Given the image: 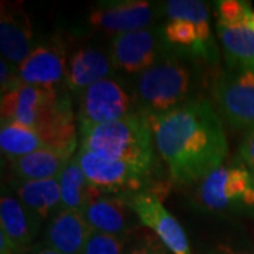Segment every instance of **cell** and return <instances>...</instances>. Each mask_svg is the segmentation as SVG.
<instances>
[{"label": "cell", "instance_id": "cell-14", "mask_svg": "<svg viewBox=\"0 0 254 254\" xmlns=\"http://www.w3.org/2000/svg\"><path fill=\"white\" fill-rule=\"evenodd\" d=\"M92 229L82 210L63 209L46 230V246L63 254H82Z\"/></svg>", "mask_w": 254, "mask_h": 254}, {"label": "cell", "instance_id": "cell-13", "mask_svg": "<svg viewBox=\"0 0 254 254\" xmlns=\"http://www.w3.org/2000/svg\"><path fill=\"white\" fill-rule=\"evenodd\" d=\"M66 68L68 63L60 47L40 46L18 66V72L23 83L57 89L66 81Z\"/></svg>", "mask_w": 254, "mask_h": 254}, {"label": "cell", "instance_id": "cell-23", "mask_svg": "<svg viewBox=\"0 0 254 254\" xmlns=\"http://www.w3.org/2000/svg\"><path fill=\"white\" fill-rule=\"evenodd\" d=\"M218 26L227 28L249 27L254 14L250 3L242 0H222L218 3Z\"/></svg>", "mask_w": 254, "mask_h": 254}, {"label": "cell", "instance_id": "cell-8", "mask_svg": "<svg viewBox=\"0 0 254 254\" xmlns=\"http://www.w3.org/2000/svg\"><path fill=\"white\" fill-rule=\"evenodd\" d=\"M128 202L136 212L138 222L151 229L167 250L173 254H192L190 240L180 222L164 208L161 198L153 192H138L128 195Z\"/></svg>", "mask_w": 254, "mask_h": 254}, {"label": "cell", "instance_id": "cell-31", "mask_svg": "<svg viewBox=\"0 0 254 254\" xmlns=\"http://www.w3.org/2000/svg\"><path fill=\"white\" fill-rule=\"evenodd\" d=\"M34 254H63V253H60V252H57V250H54V249H50V247L44 246V247H41V249L36 250V253Z\"/></svg>", "mask_w": 254, "mask_h": 254}, {"label": "cell", "instance_id": "cell-10", "mask_svg": "<svg viewBox=\"0 0 254 254\" xmlns=\"http://www.w3.org/2000/svg\"><path fill=\"white\" fill-rule=\"evenodd\" d=\"M0 51L3 60L16 66H20L34 51L33 28L21 3H1Z\"/></svg>", "mask_w": 254, "mask_h": 254}, {"label": "cell", "instance_id": "cell-20", "mask_svg": "<svg viewBox=\"0 0 254 254\" xmlns=\"http://www.w3.org/2000/svg\"><path fill=\"white\" fill-rule=\"evenodd\" d=\"M218 34L227 63L239 71L254 72V30L250 27H219Z\"/></svg>", "mask_w": 254, "mask_h": 254}, {"label": "cell", "instance_id": "cell-22", "mask_svg": "<svg viewBox=\"0 0 254 254\" xmlns=\"http://www.w3.org/2000/svg\"><path fill=\"white\" fill-rule=\"evenodd\" d=\"M165 13L171 20H188L190 23H193L198 30L200 50H203V46L208 43L209 37H210L208 7L203 1L170 0L165 3Z\"/></svg>", "mask_w": 254, "mask_h": 254}, {"label": "cell", "instance_id": "cell-25", "mask_svg": "<svg viewBox=\"0 0 254 254\" xmlns=\"http://www.w3.org/2000/svg\"><path fill=\"white\" fill-rule=\"evenodd\" d=\"M164 36L173 44L193 46L200 50L196 26L188 20H171L164 28Z\"/></svg>", "mask_w": 254, "mask_h": 254}, {"label": "cell", "instance_id": "cell-11", "mask_svg": "<svg viewBox=\"0 0 254 254\" xmlns=\"http://www.w3.org/2000/svg\"><path fill=\"white\" fill-rule=\"evenodd\" d=\"M82 213L92 230L115 236L127 237L136 227V219L138 220L126 195L96 198L85 206Z\"/></svg>", "mask_w": 254, "mask_h": 254}, {"label": "cell", "instance_id": "cell-3", "mask_svg": "<svg viewBox=\"0 0 254 254\" xmlns=\"http://www.w3.org/2000/svg\"><path fill=\"white\" fill-rule=\"evenodd\" d=\"M190 88L188 68L174 57L154 63L138 76L137 98L141 113H165L182 105Z\"/></svg>", "mask_w": 254, "mask_h": 254}, {"label": "cell", "instance_id": "cell-29", "mask_svg": "<svg viewBox=\"0 0 254 254\" xmlns=\"http://www.w3.org/2000/svg\"><path fill=\"white\" fill-rule=\"evenodd\" d=\"M0 254H17L14 246L11 245L9 237L6 236L1 230H0Z\"/></svg>", "mask_w": 254, "mask_h": 254}, {"label": "cell", "instance_id": "cell-21", "mask_svg": "<svg viewBox=\"0 0 254 254\" xmlns=\"http://www.w3.org/2000/svg\"><path fill=\"white\" fill-rule=\"evenodd\" d=\"M0 147L3 155H6L10 161L34 153L37 150L47 148L43 137L36 128L17 123H1Z\"/></svg>", "mask_w": 254, "mask_h": 254}, {"label": "cell", "instance_id": "cell-6", "mask_svg": "<svg viewBox=\"0 0 254 254\" xmlns=\"http://www.w3.org/2000/svg\"><path fill=\"white\" fill-rule=\"evenodd\" d=\"M212 93L229 126L246 133L254 128V72L225 75L213 85Z\"/></svg>", "mask_w": 254, "mask_h": 254}, {"label": "cell", "instance_id": "cell-32", "mask_svg": "<svg viewBox=\"0 0 254 254\" xmlns=\"http://www.w3.org/2000/svg\"><path fill=\"white\" fill-rule=\"evenodd\" d=\"M249 27L252 28V30H254V14L253 17H252V20H250V23H249Z\"/></svg>", "mask_w": 254, "mask_h": 254}, {"label": "cell", "instance_id": "cell-30", "mask_svg": "<svg viewBox=\"0 0 254 254\" xmlns=\"http://www.w3.org/2000/svg\"><path fill=\"white\" fill-rule=\"evenodd\" d=\"M220 254H254L253 252H245V250H236L229 246H219Z\"/></svg>", "mask_w": 254, "mask_h": 254}, {"label": "cell", "instance_id": "cell-5", "mask_svg": "<svg viewBox=\"0 0 254 254\" xmlns=\"http://www.w3.org/2000/svg\"><path fill=\"white\" fill-rule=\"evenodd\" d=\"M196 196L209 210H223L236 203L254 206V177L245 167H219L200 181Z\"/></svg>", "mask_w": 254, "mask_h": 254}, {"label": "cell", "instance_id": "cell-24", "mask_svg": "<svg viewBox=\"0 0 254 254\" xmlns=\"http://www.w3.org/2000/svg\"><path fill=\"white\" fill-rule=\"evenodd\" d=\"M126 236H115L92 230L82 254H125Z\"/></svg>", "mask_w": 254, "mask_h": 254}, {"label": "cell", "instance_id": "cell-27", "mask_svg": "<svg viewBox=\"0 0 254 254\" xmlns=\"http://www.w3.org/2000/svg\"><path fill=\"white\" fill-rule=\"evenodd\" d=\"M20 85H23L18 66L13 65L9 61L3 60L0 61V89H1V96L14 91Z\"/></svg>", "mask_w": 254, "mask_h": 254}, {"label": "cell", "instance_id": "cell-19", "mask_svg": "<svg viewBox=\"0 0 254 254\" xmlns=\"http://www.w3.org/2000/svg\"><path fill=\"white\" fill-rule=\"evenodd\" d=\"M63 209L83 210L92 200L100 198L103 192L98 190L83 174L79 164L73 158L65 167V170L58 178Z\"/></svg>", "mask_w": 254, "mask_h": 254}, {"label": "cell", "instance_id": "cell-1", "mask_svg": "<svg viewBox=\"0 0 254 254\" xmlns=\"http://www.w3.org/2000/svg\"><path fill=\"white\" fill-rule=\"evenodd\" d=\"M174 182L202 181L222 167L227 140L222 119L206 99L187 100L165 113H140Z\"/></svg>", "mask_w": 254, "mask_h": 254}, {"label": "cell", "instance_id": "cell-15", "mask_svg": "<svg viewBox=\"0 0 254 254\" xmlns=\"http://www.w3.org/2000/svg\"><path fill=\"white\" fill-rule=\"evenodd\" d=\"M115 65L105 51L95 47L78 50L68 61L66 85L72 92H83L96 82L108 79Z\"/></svg>", "mask_w": 254, "mask_h": 254}, {"label": "cell", "instance_id": "cell-2", "mask_svg": "<svg viewBox=\"0 0 254 254\" xmlns=\"http://www.w3.org/2000/svg\"><path fill=\"white\" fill-rule=\"evenodd\" d=\"M79 150L106 155L151 173L154 140L140 113L103 125H79Z\"/></svg>", "mask_w": 254, "mask_h": 254}, {"label": "cell", "instance_id": "cell-28", "mask_svg": "<svg viewBox=\"0 0 254 254\" xmlns=\"http://www.w3.org/2000/svg\"><path fill=\"white\" fill-rule=\"evenodd\" d=\"M239 153L246 165L254 171V128L245 134V138L239 148Z\"/></svg>", "mask_w": 254, "mask_h": 254}, {"label": "cell", "instance_id": "cell-4", "mask_svg": "<svg viewBox=\"0 0 254 254\" xmlns=\"http://www.w3.org/2000/svg\"><path fill=\"white\" fill-rule=\"evenodd\" d=\"M75 161L79 164L86 178L103 193H138L150 175L131 164L92 151L79 150Z\"/></svg>", "mask_w": 254, "mask_h": 254}, {"label": "cell", "instance_id": "cell-26", "mask_svg": "<svg viewBox=\"0 0 254 254\" xmlns=\"http://www.w3.org/2000/svg\"><path fill=\"white\" fill-rule=\"evenodd\" d=\"M125 254H167V247L157 236L144 235L126 249Z\"/></svg>", "mask_w": 254, "mask_h": 254}, {"label": "cell", "instance_id": "cell-16", "mask_svg": "<svg viewBox=\"0 0 254 254\" xmlns=\"http://www.w3.org/2000/svg\"><path fill=\"white\" fill-rule=\"evenodd\" d=\"M14 187L17 199L37 223L47 220L54 213H60L63 210L58 178L44 181L18 180Z\"/></svg>", "mask_w": 254, "mask_h": 254}, {"label": "cell", "instance_id": "cell-9", "mask_svg": "<svg viewBox=\"0 0 254 254\" xmlns=\"http://www.w3.org/2000/svg\"><path fill=\"white\" fill-rule=\"evenodd\" d=\"M151 3L141 0L108 1L92 10L89 23L95 28L110 34H123L145 27L154 20Z\"/></svg>", "mask_w": 254, "mask_h": 254}, {"label": "cell", "instance_id": "cell-7", "mask_svg": "<svg viewBox=\"0 0 254 254\" xmlns=\"http://www.w3.org/2000/svg\"><path fill=\"white\" fill-rule=\"evenodd\" d=\"M133 99L119 82L103 79L81 93L79 125H103L126 118L133 112Z\"/></svg>", "mask_w": 254, "mask_h": 254}, {"label": "cell", "instance_id": "cell-17", "mask_svg": "<svg viewBox=\"0 0 254 254\" xmlns=\"http://www.w3.org/2000/svg\"><path fill=\"white\" fill-rule=\"evenodd\" d=\"M71 153L54 148H41L11 161L13 174L21 181H44L60 178L72 160Z\"/></svg>", "mask_w": 254, "mask_h": 254}, {"label": "cell", "instance_id": "cell-18", "mask_svg": "<svg viewBox=\"0 0 254 254\" xmlns=\"http://www.w3.org/2000/svg\"><path fill=\"white\" fill-rule=\"evenodd\" d=\"M0 230L9 237L16 252H26L36 237L38 223L17 198L3 195L0 199Z\"/></svg>", "mask_w": 254, "mask_h": 254}, {"label": "cell", "instance_id": "cell-12", "mask_svg": "<svg viewBox=\"0 0 254 254\" xmlns=\"http://www.w3.org/2000/svg\"><path fill=\"white\" fill-rule=\"evenodd\" d=\"M157 38L148 30H137L113 37L110 58L115 68L128 73L144 72L155 61Z\"/></svg>", "mask_w": 254, "mask_h": 254}]
</instances>
